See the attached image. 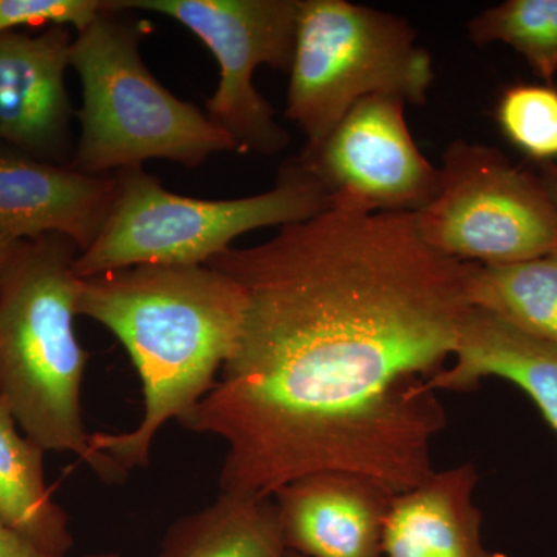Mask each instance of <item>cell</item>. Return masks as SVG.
Listing matches in <instances>:
<instances>
[{"label":"cell","instance_id":"6da1fadb","mask_svg":"<svg viewBox=\"0 0 557 557\" xmlns=\"http://www.w3.org/2000/svg\"><path fill=\"white\" fill-rule=\"evenodd\" d=\"M205 265L245 296L233 354L180 426L223 440V493L273 497L310 472L394 494L435 471L448 418L429 381L453 361L478 263L429 247L416 214L329 205Z\"/></svg>","mask_w":557,"mask_h":557},{"label":"cell","instance_id":"7a4b0ae2","mask_svg":"<svg viewBox=\"0 0 557 557\" xmlns=\"http://www.w3.org/2000/svg\"><path fill=\"white\" fill-rule=\"evenodd\" d=\"M76 311L119 338L141 380L137 426L90 434L94 453L129 475L214 386L239 338L244 292L208 265H137L81 278Z\"/></svg>","mask_w":557,"mask_h":557},{"label":"cell","instance_id":"3957f363","mask_svg":"<svg viewBox=\"0 0 557 557\" xmlns=\"http://www.w3.org/2000/svg\"><path fill=\"white\" fill-rule=\"evenodd\" d=\"M79 249L61 234L25 240L0 285V397L46 450L78 456L106 482L127 478L98 456L84 428L81 387L89 355L75 332Z\"/></svg>","mask_w":557,"mask_h":557},{"label":"cell","instance_id":"277c9868","mask_svg":"<svg viewBox=\"0 0 557 557\" xmlns=\"http://www.w3.org/2000/svg\"><path fill=\"white\" fill-rule=\"evenodd\" d=\"M126 14L108 0L73 38L70 67L78 73L83 101L75 110L79 137L70 168L110 175L168 160L194 170L214 153H242L203 110L180 100L150 73L139 53L148 28Z\"/></svg>","mask_w":557,"mask_h":557},{"label":"cell","instance_id":"5b68a950","mask_svg":"<svg viewBox=\"0 0 557 557\" xmlns=\"http://www.w3.org/2000/svg\"><path fill=\"white\" fill-rule=\"evenodd\" d=\"M113 177L116 189L108 220L73 265L81 278L137 265H205L242 234L302 222L330 205L298 157L282 164L273 188L244 199L178 196L143 168Z\"/></svg>","mask_w":557,"mask_h":557},{"label":"cell","instance_id":"8992f818","mask_svg":"<svg viewBox=\"0 0 557 557\" xmlns=\"http://www.w3.org/2000/svg\"><path fill=\"white\" fill-rule=\"evenodd\" d=\"M434 78L431 53L409 21L348 0H299L285 115L307 146L370 95L423 106Z\"/></svg>","mask_w":557,"mask_h":557},{"label":"cell","instance_id":"52a82bcc","mask_svg":"<svg viewBox=\"0 0 557 557\" xmlns=\"http://www.w3.org/2000/svg\"><path fill=\"white\" fill-rule=\"evenodd\" d=\"M438 170L437 194L416 214L429 247L479 265L557 255V207L539 175L465 139L450 143Z\"/></svg>","mask_w":557,"mask_h":557},{"label":"cell","instance_id":"ba28073f","mask_svg":"<svg viewBox=\"0 0 557 557\" xmlns=\"http://www.w3.org/2000/svg\"><path fill=\"white\" fill-rule=\"evenodd\" d=\"M299 0H112L116 10L146 11L177 21L219 64V86L207 115L242 153L277 156L289 145L276 110L252 84L259 65L289 73Z\"/></svg>","mask_w":557,"mask_h":557},{"label":"cell","instance_id":"9c48e42d","mask_svg":"<svg viewBox=\"0 0 557 557\" xmlns=\"http://www.w3.org/2000/svg\"><path fill=\"white\" fill-rule=\"evenodd\" d=\"M405 98H362L327 137L298 159L330 205L364 212L417 214L437 194L440 170L418 149L406 123Z\"/></svg>","mask_w":557,"mask_h":557},{"label":"cell","instance_id":"30bf717a","mask_svg":"<svg viewBox=\"0 0 557 557\" xmlns=\"http://www.w3.org/2000/svg\"><path fill=\"white\" fill-rule=\"evenodd\" d=\"M72 28L0 35V145L47 163L72 166L75 145L65 73Z\"/></svg>","mask_w":557,"mask_h":557},{"label":"cell","instance_id":"8fae6325","mask_svg":"<svg viewBox=\"0 0 557 557\" xmlns=\"http://www.w3.org/2000/svg\"><path fill=\"white\" fill-rule=\"evenodd\" d=\"M395 496L376 480L341 469L300 475L273 494L285 545L304 557H384Z\"/></svg>","mask_w":557,"mask_h":557},{"label":"cell","instance_id":"7c38bea8","mask_svg":"<svg viewBox=\"0 0 557 557\" xmlns=\"http://www.w3.org/2000/svg\"><path fill=\"white\" fill-rule=\"evenodd\" d=\"M115 189L113 174H84L0 145V236L61 234L86 251L100 236Z\"/></svg>","mask_w":557,"mask_h":557},{"label":"cell","instance_id":"4fadbf2b","mask_svg":"<svg viewBox=\"0 0 557 557\" xmlns=\"http://www.w3.org/2000/svg\"><path fill=\"white\" fill-rule=\"evenodd\" d=\"M472 463L434 471L394 497L384 525V557H504L483 544Z\"/></svg>","mask_w":557,"mask_h":557},{"label":"cell","instance_id":"5bb4252c","mask_svg":"<svg viewBox=\"0 0 557 557\" xmlns=\"http://www.w3.org/2000/svg\"><path fill=\"white\" fill-rule=\"evenodd\" d=\"M507 380L533 399L557 434V346L472 309L449 368L431 381L434 392H469L485 379Z\"/></svg>","mask_w":557,"mask_h":557},{"label":"cell","instance_id":"9a60e30c","mask_svg":"<svg viewBox=\"0 0 557 557\" xmlns=\"http://www.w3.org/2000/svg\"><path fill=\"white\" fill-rule=\"evenodd\" d=\"M17 428L16 418L0 397V520L44 555L67 557L75 541L67 512L47 486V450Z\"/></svg>","mask_w":557,"mask_h":557},{"label":"cell","instance_id":"2e32d148","mask_svg":"<svg viewBox=\"0 0 557 557\" xmlns=\"http://www.w3.org/2000/svg\"><path fill=\"white\" fill-rule=\"evenodd\" d=\"M273 497L223 493L172 523L153 557H287Z\"/></svg>","mask_w":557,"mask_h":557},{"label":"cell","instance_id":"e0dca14e","mask_svg":"<svg viewBox=\"0 0 557 557\" xmlns=\"http://www.w3.org/2000/svg\"><path fill=\"white\" fill-rule=\"evenodd\" d=\"M474 309L557 346V255L475 265L469 287Z\"/></svg>","mask_w":557,"mask_h":557},{"label":"cell","instance_id":"ac0fdd59","mask_svg":"<svg viewBox=\"0 0 557 557\" xmlns=\"http://www.w3.org/2000/svg\"><path fill=\"white\" fill-rule=\"evenodd\" d=\"M479 46L507 44L531 70L553 86L557 75V0H507L483 10L468 24Z\"/></svg>","mask_w":557,"mask_h":557},{"label":"cell","instance_id":"d6986e66","mask_svg":"<svg viewBox=\"0 0 557 557\" xmlns=\"http://www.w3.org/2000/svg\"><path fill=\"white\" fill-rule=\"evenodd\" d=\"M502 135L539 164L557 160V89L549 84H515L496 106Z\"/></svg>","mask_w":557,"mask_h":557},{"label":"cell","instance_id":"ffe728a7","mask_svg":"<svg viewBox=\"0 0 557 557\" xmlns=\"http://www.w3.org/2000/svg\"><path fill=\"white\" fill-rule=\"evenodd\" d=\"M106 7L108 0H0V35L32 25H64L76 33Z\"/></svg>","mask_w":557,"mask_h":557},{"label":"cell","instance_id":"44dd1931","mask_svg":"<svg viewBox=\"0 0 557 557\" xmlns=\"http://www.w3.org/2000/svg\"><path fill=\"white\" fill-rule=\"evenodd\" d=\"M0 557H49L0 520Z\"/></svg>","mask_w":557,"mask_h":557},{"label":"cell","instance_id":"7402d4cb","mask_svg":"<svg viewBox=\"0 0 557 557\" xmlns=\"http://www.w3.org/2000/svg\"><path fill=\"white\" fill-rule=\"evenodd\" d=\"M25 240L9 239V237L0 236V285H2L3 277L9 271L14 256L20 251L21 245Z\"/></svg>","mask_w":557,"mask_h":557},{"label":"cell","instance_id":"603a6c76","mask_svg":"<svg viewBox=\"0 0 557 557\" xmlns=\"http://www.w3.org/2000/svg\"><path fill=\"white\" fill-rule=\"evenodd\" d=\"M539 178L557 207V163H544L539 168Z\"/></svg>","mask_w":557,"mask_h":557},{"label":"cell","instance_id":"cb8c5ba5","mask_svg":"<svg viewBox=\"0 0 557 557\" xmlns=\"http://www.w3.org/2000/svg\"><path fill=\"white\" fill-rule=\"evenodd\" d=\"M83 557H121L120 555H116V553H91V555H86Z\"/></svg>","mask_w":557,"mask_h":557},{"label":"cell","instance_id":"d4e9b609","mask_svg":"<svg viewBox=\"0 0 557 557\" xmlns=\"http://www.w3.org/2000/svg\"><path fill=\"white\" fill-rule=\"evenodd\" d=\"M287 557H304V556H299V555H296V553L288 552Z\"/></svg>","mask_w":557,"mask_h":557}]
</instances>
